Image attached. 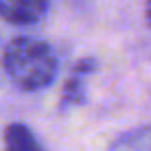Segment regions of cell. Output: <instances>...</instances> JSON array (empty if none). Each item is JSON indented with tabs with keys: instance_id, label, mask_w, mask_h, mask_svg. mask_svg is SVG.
I'll return each instance as SVG.
<instances>
[{
	"instance_id": "cell-5",
	"label": "cell",
	"mask_w": 151,
	"mask_h": 151,
	"mask_svg": "<svg viewBox=\"0 0 151 151\" xmlns=\"http://www.w3.org/2000/svg\"><path fill=\"white\" fill-rule=\"evenodd\" d=\"M108 151H151V124L120 134Z\"/></svg>"
},
{
	"instance_id": "cell-2",
	"label": "cell",
	"mask_w": 151,
	"mask_h": 151,
	"mask_svg": "<svg viewBox=\"0 0 151 151\" xmlns=\"http://www.w3.org/2000/svg\"><path fill=\"white\" fill-rule=\"evenodd\" d=\"M52 0H0V19L11 25H35L48 11Z\"/></svg>"
},
{
	"instance_id": "cell-4",
	"label": "cell",
	"mask_w": 151,
	"mask_h": 151,
	"mask_svg": "<svg viewBox=\"0 0 151 151\" xmlns=\"http://www.w3.org/2000/svg\"><path fill=\"white\" fill-rule=\"evenodd\" d=\"M4 151H44V147L29 126L13 122L4 130Z\"/></svg>"
},
{
	"instance_id": "cell-3",
	"label": "cell",
	"mask_w": 151,
	"mask_h": 151,
	"mask_svg": "<svg viewBox=\"0 0 151 151\" xmlns=\"http://www.w3.org/2000/svg\"><path fill=\"white\" fill-rule=\"evenodd\" d=\"M97 70V60L95 58H83L75 64L68 81L64 83L62 89V97H60V106L62 108H70L77 104L85 101V79Z\"/></svg>"
},
{
	"instance_id": "cell-6",
	"label": "cell",
	"mask_w": 151,
	"mask_h": 151,
	"mask_svg": "<svg viewBox=\"0 0 151 151\" xmlns=\"http://www.w3.org/2000/svg\"><path fill=\"white\" fill-rule=\"evenodd\" d=\"M145 23H147V27L151 29V0H147V2H145Z\"/></svg>"
},
{
	"instance_id": "cell-1",
	"label": "cell",
	"mask_w": 151,
	"mask_h": 151,
	"mask_svg": "<svg viewBox=\"0 0 151 151\" xmlns=\"http://www.w3.org/2000/svg\"><path fill=\"white\" fill-rule=\"evenodd\" d=\"M2 66L19 89L40 91L52 85V81L56 79L58 58L48 42L19 35L4 48Z\"/></svg>"
}]
</instances>
